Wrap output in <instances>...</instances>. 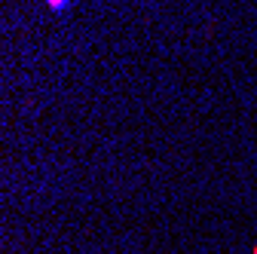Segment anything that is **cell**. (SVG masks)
I'll use <instances>...</instances> for the list:
<instances>
[{
    "label": "cell",
    "mask_w": 257,
    "mask_h": 254,
    "mask_svg": "<svg viewBox=\"0 0 257 254\" xmlns=\"http://www.w3.org/2000/svg\"><path fill=\"white\" fill-rule=\"evenodd\" d=\"M46 4H49L52 10H64V7H68V0H46Z\"/></svg>",
    "instance_id": "6da1fadb"
}]
</instances>
